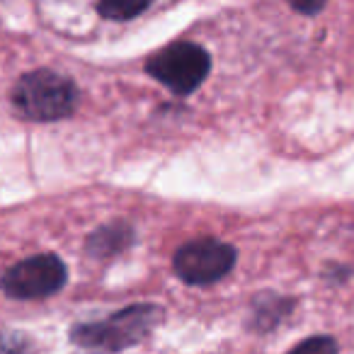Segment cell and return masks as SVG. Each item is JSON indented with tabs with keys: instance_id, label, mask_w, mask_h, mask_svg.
Instances as JSON below:
<instances>
[{
	"instance_id": "7",
	"label": "cell",
	"mask_w": 354,
	"mask_h": 354,
	"mask_svg": "<svg viewBox=\"0 0 354 354\" xmlns=\"http://www.w3.org/2000/svg\"><path fill=\"white\" fill-rule=\"evenodd\" d=\"M156 0H97V12L104 20L129 22L151 10Z\"/></svg>"
},
{
	"instance_id": "1",
	"label": "cell",
	"mask_w": 354,
	"mask_h": 354,
	"mask_svg": "<svg viewBox=\"0 0 354 354\" xmlns=\"http://www.w3.org/2000/svg\"><path fill=\"white\" fill-rule=\"evenodd\" d=\"M78 102V90L66 75L54 71H32L17 80L12 104L32 122H56L68 117Z\"/></svg>"
},
{
	"instance_id": "4",
	"label": "cell",
	"mask_w": 354,
	"mask_h": 354,
	"mask_svg": "<svg viewBox=\"0 0 354 354\" xmlns=\"http://www.w3.org/2000/svg\"><path fill=\"white\" fill-rule=\"evenodd\" d=\"M158 310L153 306H131L102 323L80 325L73 330V339H78L85 347L97 349H122L127 344L141 339L156 323Z\"/></svg>"
},
{
	"instance_id": "2",
	"label": "cell",
	"mask_w": 354,
	"mask_h": 354,
	"mask_svg": "<svg viewBox=\"0 0 354 354\" xmlns=\"http://www.w3.org/2000/svg\"><path fill=\"white\" fill-rule=\"evenodd\" d=\"M146 71L175 95H189L207 80L212 71V56L199 44L180 41L151 56Z\"/></svg>"
},
{
	"instance_id": "5",
	"label": "cell",
	"mask_w": 354,
	"mask_h": 354,
	"mask_svg": "<svg viewBox=\"0 0 354 354\" xmlns=\"http://www.w3.org/2000/svg\"><path fill=\"white\" fill-rule=\"evenodd\" d=\"M66 265L56 255H37L17 262L3 274V291L12 299H46L64 289Z\"/></svg>"
},
{
	"instance_id": "8",
	"label": "cell",
	"mask_w": 354,
	"mask_h": 354,
	"mask_svg": "<svg viewBox=\"0 0 354 354\" xmlns=\"http://www.w3.org/2000/svg\"><path fill=\"white\" fill-rule=\"evenodd\" d=\"M291 8L299 12H304V15H315V12L323 10L325 0H289Z\"/></svg>"
},
{
	"instance_id": "6",
	"label": "cell",
	"mask_w": 354,
	"mask_h": 354,
	"mask_svg": "<svg viewBox=\"0 0 354 354\" xmlns=\"http://www.w3.org/2000/svg\"><path fill=\"white\" fill-rule=\"evenodd\" d=\"M131 243V228L127 223H112V226H104L100 231H95L88 241V250L93 255H112L119 252Z\"/></svg>"
},
{
	"instance_id": "3",
	"label": "cell",
	"mask_w": 354,
	"mask_h": 354,
	"mask_svg": "<svg viewBox=\"0 0 354 354\" xmlns=\"http://www.w3.org/2000/svg\"><path fill=\"white\" fill-rule=\"evenodd\" d=\"M233 265H236V248L214 238L187 243L175 252V260H172L177 277L194 286L223 279L233 270Z\"/></svg>"
}]
</instances>
